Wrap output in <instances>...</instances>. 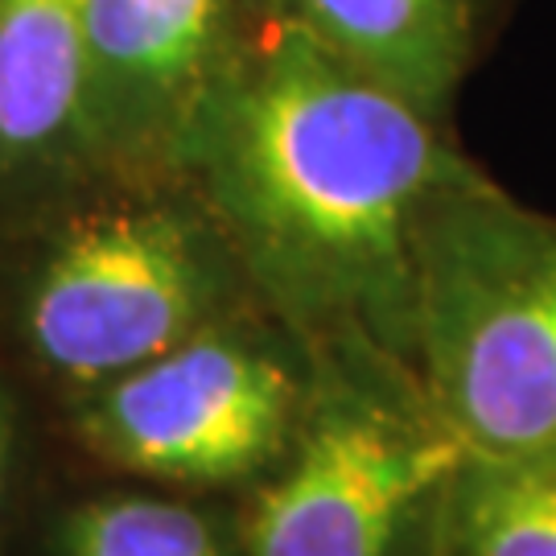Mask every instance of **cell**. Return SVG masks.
Segmentation results:
<instances>
[{"label": "cell", "mask_w": 556, "mask_h": 556, "mask_svg": "<svg viewBox=\"0 0 556 556\" xmlns=\"http://www.w3.org/2000/svg\"><path fill=\"white\" fill-rule=\"evenodd\" d=\"M298 433L243 516V556H441L462 466L417 367L363 338L301 342Z\"/></svg>", "instance_id": "cell-3"}, {"label": "cell", "mask_w": 556, "mask_h": 556, "mask_svg": "<svg viewBox=\"0 0 556 556\" xmlns=\"http://www.w3.org/2000/svg\"><path fill=\"white\" fill-rule=\"evenodd\" d=\"M441 556H556V450L462 457Z\"/></svg>", "instance_id": "cell-9"}, {"label": "cell", "mask_w": 556, "mask_h": 556, "mask_svg": "<svg viewBox=\"0 0 556 556\" xmlns=\"http://www.w3.org/2000/svg\"><path fill=\"white\" fill-rule=\"evenodd\" d=\"M256 0H83V132L96 178H186Z\"/></svg>", "instance_id": "cell-6"}, {"label": "cell", "mask_w": 556, "mask_h": 556, "mask_svg": "<svg viewBox=\"0 0 556 556\" xmlns=\"http://www.w3.org/2000/svg\"><path fill=\"white\" fill-rule=\"evenodd\" d=\"M470 169L445 119L260 13L186 181L268 318L301 342L363 338L413 363L420 236Z\"/></svg>", "instance_id": "cell-1"}, {"label": "cell", "mask_w": 556, "mask_h": 556, "mask_svg": "<svg viewBox=\"0 0 556 556\" xmlns=\"http://www.w3.org/2000/svg\"><path fill=\"white\" fill-rule=\"evenodd\" d=\"M96 178L83 132V0H0V223Z\"/></svg>", "instance_id": "cell-7"}, {"label": "cell", "mask_w": 556, "mask_h": 556, "mask_svg": "<svg viewBox=\"0 0 556 556\" xmlns=\"http://www.w3.org/2000/svg\"><path fill=\"white\" fill-rule=\"evenodd\" d=\"M13 231L21 334L83 392L260 305L186 178H91Z\"/></svg>", "instance_id": "cell-2"}, {"label": "cell", "mask_w": 556, "mask_h": 556, "mask_svg": "<svg viewBox=\"0 0 556 556\" xmlns=\"http://www.w3.org/2000/svg\"><path fill=\"white\" fill-rule=\"evenodd\" d=\"M248 314L83 392L75 425L87 450L128 475L181 486L268 475L298 433L309 355L280 321L264 330L243 321Z\"/></svg>", "instance_id": "cell-5"}, {"label": "cell", "mask_w": 556, "mask_h": 556, "mask_svg": "<svg viewBox=\"0 0 556 556\" xmlns=\"http://www.w3.org/2000/svg\"><path fill=\"white\" fill-rule=\"evenodd\" d=\"M9 445H13V429H9V404L0 392V503H4V482H9Z\"/></svg>", "instance_id": "cell-11"}, {"label": "cell", "mask_w": 556, "mask_h": 556, "mask_svg": "<svg viewBox=\"0 0 556 556\" xmlns=\"http://www.w3.org/2000/svg\"><path fill=\"white\" fill-rule=\"evenodd\" d=\"M59 556H227L211 519L174 498H91L62 519Z\"/></svg>", "instance_id": "cell-10"}, {"label": "cell", "mask_w": 556, "mask_h": 556, "mask_svg": "<svg viewBox=\"0 0 556 556\" xmlns=\"http://www.w3.org/2000/svg\"><path fill=\"white\" fill-rule=\"evenodd\" d=\"M260 13L293 25L334 59L392 87L433 119L486 54L507 0H256Z\"/></svg>", "instance_id": "cell-8"}, {"label": "cell", "mask_w": 556, "mask_h": 556, "mask_svg": "<svg viewBox=\"0 0 556 556\" xmlns=\"http://www.w3.org/2000/svg\"><path fill=\"white\" fill-rule=\"evenodd\" d=\"M413 367L466 454L556 450V219L482 165L425 223Z\"/></svg>", "instance_id": "cell-4"}]
</instances>
